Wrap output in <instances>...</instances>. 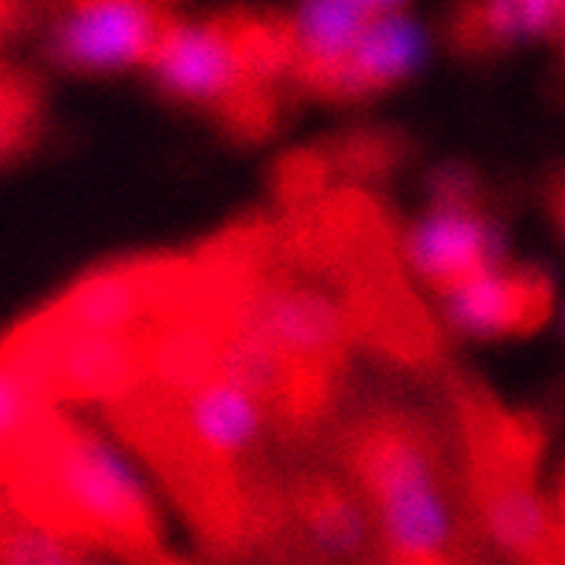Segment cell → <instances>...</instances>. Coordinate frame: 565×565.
<instances>
[{"label": "cell", "mask_w": 565, "mask_h": 565, "mask_svg": "<svg viewBox=\"0 0 565 565\" xmlns=\"http://www.w3.org/2000/svg\"><path fill=\"white\" fill-rule=\"evenodd\" d=\"M23 503L52 523L116 546H148L156 534L148 498L94 433L52 413L9 476Z\"/></svg>", "instance_id": "obj_1"}, {"label": "cell", "mask_w": 565, "mask_h": 565, "mask_svg": "<svg viewBox=\"0 0 565 565\" xmlns=\"http://www.w3.org/2000/svg\"><path fill=\"white\" fill-rule=\"evenodd\" d=\"M345 444L398 557H436L450 537L436 433L416 413L373 407L348 427Z\"/></svg>", "instance_id": "obj_2"}, {"label": "cell", "mask_w": 565, "mask_h": 565, "mask_svg": "<svg viewBox=\"0 0 565 565\" xmlns=\"http://www.w3.org/2000/svg\"><path fill=\"white\" fill-rule=\"evenodd\" d=\"M0 348L52 402L71 398L110 407L139 393L148 380L139 334L65 326L45 309L12 328Z\"/></svg>", "instance_id": "obj_3"}, {"label": "cell", "mask_w": 565, "mask_h": 565, "mask_svg": "<svg viewBox=\"0 0 565 565\" xmlns=\"http://www.w3.org/2000/svg\"><path fill=\"white\" fill-rule=\"evenodd\" d=\"M193 257H141L85 277L45 311L54 320L88 331L139 334L181 289Z\"/></svg>", "instance_id": "obj_4"}, {"label": "cell", "mask_w": 565, "mask_h": 565, "mask_svg": "<svg viewBox=\"0 0 565 565\" xmlns=\"http://www.w3.org/2000/svg\"><path fill=\"white\" fill-rule=\"evenodd\" d=\"M173 23L145 0H83L54 34V57L77 71L150 65Z\"/></svg>", "instance_id": "obj_5"}, {"label": "cell", "mask_w": 565, "mask_h": 565, "mask_svg": "<svg viewBox=\"0 0 565 565\" xmlns=\"http://www.w3.org/2000/svg\"><path fill=\"white\" fill-rule=\"evenodd\" d=\"M413 264L444 295L498 266L501 241L476 210V201H436V210L411 238Z\"/></svg>", "instance_id": "obj_6"}, {"label": "cell", "mask_w": 565, "mask_h": 565, "mask_svg": "<svg viewBox=\"0 0 565 565\" xmlns=\"http://www.w3.org/2000/svg\"><path fill=\"white\" fill-rule=\"evenodd\" d=\"M450 317L469 334L532 331L552 309V282L537 269H501V264L461 282L447 295Z\"/></svg>", "instance_id": "obj_7"}, {"label": "cell", "mask_w": 565, "mask_h": 565, "mask_svg": "<svg viewBox=\"0 0 565 565\" xmlns=\"http://www.w3.org/2000/svg\"><path fill=\"white\" fill-rule=\"evenodd\" d=\"M373 14L362 0H302L291 77L315 97L337 99L342 68Z\"/></svg>", "instance_id": "obj_8"}, {"label": "cell", "mask_w": 565, "mask_h": 565, "mask_svg": "<svg viewBox=\"0 0 565 565\" xmlns=\"http://www.w3.org/2000/svg\"><path fill=\"white\" fill-rule=\"evenodd\" d=\"M427 43L422 29L405 14L387 12L367 20L342 68L337 99H360L391 88L418 68Z\"/></svg>", "instance_id": "obj_9"}, {"label": "cell", "mask_w": 565, "mask_h": 565, "mask_svg": "<svg viewBox=\"0 0 565 565\" xmlns=\"http://www.w3.org/2000/svg\"><path fill=\"white\" fill-rule=\"evenodd\" d=\"M554 32H565V0H476L456 26L458 43L469 52Z\"/></svg>", "instance_id": "obj_10"}, {"label": "cell", "mask_w": 565, "mask_h": 565, "mask_svg": "<svg viewBox=\"0 0 565 565\" xmlns=\"http://www.w3.org/2000/svg\"><path fill=\"white\" fill-rule=\"evenodd\" d=\"M54 402L0 348V478L14 472L29 444L54 413Z\"/></svg>", "instance_id": "obj_11"}, {"label": "cell", "mask_w": 565, "mask_h": 565, "mask_svg": "<svg viewBox=\"0 0 565 565\" xmlns=\"http://www.w3.org/2000/svg\"><path fill=\"white\" fill-rule=\"evenodd\" d=\"M306 521L317 546L328 554H353L365 540V521L351 498L328 483H317L306 503Z\"/></svg>", "instance_id": "obj_12"}, {"label": "cell", "mask_w": 565, "mask_h": 565, "mask_svg": "<svg viewBox=\"0 0 565 565\" xmlns=\"http://www.w3.org/2000/svg\"><path fill=\"white\" fill-rule=\"evenodd\" d=\"M38 97L34 85L0 68V159L18 150L34 128Z\"/></svg>", "instance_id": "obj_13"}, {"label": "cell", "mask_w": 565, "mask_h": 565, "mask_svg": "<svg viewBox=\"0 0 565 565\" xmlns=\"http://www.w3.org/2000/svg\"><path fill=\"white\" fill-rule=\"evenodd\" d=\"M405 0H362V7L376 18V14H387V12H396Z\"/></svg>", "instance_id": "obj_14"}, {"label": "cell", "mask_w": 565, "mask_h": 565, "mask_svg": "<svg viewBox=\"0 0 565 565\" xmlns=\"http://www.w3.org/2000/svg\"><path fill=\"white\" fill-rule=\"evenodd\" d=\"M554 212H557L559 224L565 226V181L557 186V193H554Z\"/></svg>", "instance_id": "obj_15"}, {"label": "cell", "mask_w": 565, "mask_h": 565, "mask_svg": "<svg viewBox=\"0 0 565 565\" xmlns=\"http://www.w3.org/2000/svg\"><path fill=\"white\" fill-rule=\"evenodd\" d=\"M398 565H436L433 557H398Z\"/></svg>", "instance_id": "obj_16"}, {"label": "cell", "mask_w": 565, "mask_h": 565, "mask_svg": "<svg viewBox=\"0 0 565 565\" xmlns=\"http://www.w3.org/2000/svg\"><path fill=\"white\" fill-rule=\"evenodd\" d=\"M45 565H77V563H71V557H68V554H65V552H60L57 557H52V559H49V563H45Z\"/></svg>", "instance_id": "obj_17"}]
</instances>
